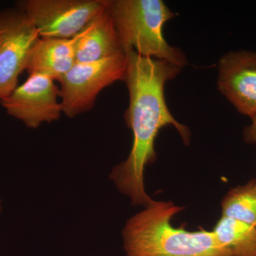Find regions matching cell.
Returning <instances> with one entry per match:
<instances>
[{"mask_svg": "<svg viewBox=\"0 0 256 256\" xmlns=\"http://www.w3.org/2000/svg\"><path fill=\"white\" fill-rule=\"evenodd\" d=\"M121 48L144 57L166 60L182 68L186 56L170 46L162 34L174 14L162 0H110L109 4Z\"/></svg>", "mask_w": 256, "mask_h": 256, "instance_id": "cell-3", "label": "cell"}, {"mask_svg": "<svg viewBox=\"0 0 256 256\" xmlns=\"http://www.w3.org/2000/svg\"><path fill=\"white\" fill-rule=\"evenodd\" d=\"M2 210V202L1 200H0V212H1Z\"/></svg>", "mask_w": 256, "mask_h": 256, "instance_id": "cell-14", "label": "cell"}, {"mask_svg": "<svg viewBox=\"0 0 256 256\" xmlns=\"http://www.w3.org/2000/svg\"><path fill=\"white\" fill-rule=\"evenodd\" d=\"M110 0H24L16 3L40 37L70 40L108 6Z\"/></svg>", "mask_w": 256, "mask_h": 256, "instance_id": "cell-5", "label": "cell"}, {"mask_svg": "<svg viewBox=\"0 0 256 256\" xmlns=\"http://www.w3.org/2000/svg\"><path fill=\"white\" fill-rule=\"evenodd\" d=\"M75 63L74 38L40 37L30 50L26 70L58 82Z\"/></svg>", "mask_w": 256, "mask_h": 256, "instance_id": "cell-10", "label": "cell"}, {"mask_svg": "<svg viewBox=\"0 0 256 256\" xmlns=\"http://www.w3.org/2000/svg\"><path fill=\"white\" fill-rule=\"evenodd\" d=\"M222 216L256 228V180L232 188L222 202Z\"/></svg>", "mask_w": 256, "mask_h": 256, "instance_id": "cell-12", "label": "cell"}, {"mask_svg": "<svg viewBox=\"0 0 256 256\" xmlns=\"http://www.w3.org/2000/svg\"><path fill=\"white\" fill-rule=\"evenodd\" d=\"M182 210L154 201L131 217L122 230L126 256H230L214 232L174 228L172 220Z\"/></svg>", "mask_w": 256, "mask_h": 256, "instance_id": "cell-2", "label": "cell"}, {"mask_svg": "<svg viewBox=\"0 0 256 256\" xmlns=\"http://www.w3.org/2000/svg\"><path fill=\"white\" fill-rule=\"evenodd\" d=\"M40 37L22 10L16 8L0 11V100L18 86L30 50Z\"/></svg>", "mask_w": 256, "mask_h": 256, "instance_id": "cell-6", "label": "cell"}, {"mask_svg": "<svg viewBox=\"0 0 256 256\" xmlns=\"http://www.w3.org/2000/svg\"><path fill=\"white\" fill-rule=\"evenodd\" d=\"M74 40L76 63L96 62L124 53L120 44L109 4L74 36Z\"/></svg>", "mask_w": 256, "mask_h": 256, "instance_id": "cell-9", "label": "cell"}, {"mask_svg": "<svg viewBox=\"0 0 256 256\" xmlns=\"http://www.w3.org/2000/svg\"><path fill=\"white\" fill-rule=\"evenodd\" d=\"M126 69V53L96 62L75 63L58 80L63 114L74 118L92 110L96 98L105 88L124 80Z\"/></svg>", "mask_w": 256, "mask_h": 256, "instance_id": "cell-4", "label": "cell"}, {"mask_svg": "<svg viewBox=\"0 0 256 256\" xmlns=\"http://www.w3.org/2000/svg\"><path fill=\"white\" fill-rule=\"evenodd\" d=\"M126 69L124 82L129 92L126 122L132 130L133 143L127 159L114 166L110 178L132 204L146 207L154 202L144 188L146 166L154 162V142L162 128L173 126L185 144L191 138L188 128L171 114L164 98V86L182 68L156 58L144 57L134 50L126 52Z\"/></svg>", "mask_w": 256, "mask_h": 256, "instance_id": "cell-1", "label": "cell"}, {"mask_svg": "<svg viewBox=\"0 0 256 256\" xmlns=\"http://www.w3.org/2000/svg\"><path fill=\"white\" fill-rule=\"evenodd\" d=\"M213 232L230 256H256L255 227L222 216Z\"/></svg>", "mask_w": 256, "mask_h": 256, "instance_id": "cell-11", "label": "cell"}, {"mask_svg": "<svg viewBox=\"0 0 256 256\" xmlns=\"http://www.w3.org/2000/svg\"><path fill=\"white\" fill-rule=\"evenodd\" d=\"M252 124L244 129V142L249 144H256V114L252 118Z\"/></svg>", "mask_w": 256, "mask_h": 256, "instance_id": "cell-13", "label": "cell"}, {"mask_svg": "<svg viewBox=\"0 0 256 256\" xmlns=\"http://www.w3.org/2000/svg\"><path fill=\"white\" fill-rule=\"evenodd\" d=\"M217 86L238 112L252 118L256 114V52H230L218 62Z\"/></svg>", "mask_w": 256, "mask_h": 256, "instance_id": "cell-8", "label": "cell"}, {"mask_svg": "<svg viewBox=\"0 0 256 256\" xmlns=\"http://www.w3.org/2000/svg\"><path fill=\"white\" fill-rule=\"evenodd\" d=\"M55 82L44 76L30 74L26 82L0 100L1 105L26 127L36 129L42 124H52L63 114L60 87Z\"/></svg>", "mask_w": 256, "mask_h": 256, "instance_id": "cell-7", "label": "cell"}]
</instances>
